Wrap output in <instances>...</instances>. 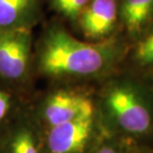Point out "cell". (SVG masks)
<instances>
[{
  "label": "cell",
  "mask_w": 153,
  "mask_h": 153,
  "mask_svg": "<svg viewBox=\"0 0 153 153\" xmlns=\"http://www.w3.org/2000/svg\"><path fill=\"white\" fill-rule=\"evenodd\" d=\"M123 46L115 38L82 41L57 22L48 24L34 44L35 76L50 85L108 76L117 65Z\"/></svg>",
  "instance_id": "obj_1"
},
{
  "label": "cell",
  "mask_w": 153,
  "mask_h": 153,
  "mask_svg": "<svg viewBox=\"0 0 153 153\" xmlns=\"http://www.w3.org/2000/svg\"><path fill=\"white\" fill-rule=\"evenodd\" d=\"M97 115L106 133L145 135L153 129V108L147 97L133 82L111 79L102 88Z\"/></svg>",
  "instance_id": "obj_2"
},
{
  "label": "cell",
  "mask_w": 153,
  "mask_h": 153,
  "mask_svg": "<svg viewBox=\"0 0 153 153\" xmlns=\"http://www.w3.org/2000/svg\"><path fill=\"white\" fill-rule=\"evenodd\" d=\"M29 112L40 128L46 129L78 119L97 115L96 99L84 88L74 85H50L35 93Z\"/></svg>",
  "instance_id": "obj_3"
},
{
  "label": "cell",
  "mask_w": 153,
  "mask_h": 153,
  "mask_svg": "<svg viewBox=\"0 0 153 153\" xmlns=\"http://www.w3.org/2000/svg\"><path fill=\"white\" fill-rule=\"evenodd\" d=\"M33 30H0V82L35 94Z\"/></svg>",
  "instance_id": "obj_4"
},
{
  "label": "cell",
  "mask_w": 153,
  "mask_h": 153,
  "mask_svg": "<svg viewBox=\"0 0 153 153\" xmlns=\"http://www.w3.org/2000/svg\"><path fill=\"white\" fill-rule=\"evenodd\" d=\"M97 115L42 130L44 153H88L105 134Z\"/></svg>",
  "instance_id": "obj_5"
},
{
  "label": "cell",
  "mask_w": 153,
  "mask_h": 153,
  "mask_svg": "<svg viewBox=\"0 0 153 153\" xmlns=\"http://www.w3.org/2000/svg\"><path fill=\"white\" fill-rule=\"evenodd\" d=\"M0 153H44L42 129L30 114L29 106L1 133Z\"/></svg>",
  "instance_id": "obj_6"
},
{
  "label": "cell",
  "mask_w": 153,
  "mask_h": 153,
  "mask_svg": "<svg viewBox=\"0 0 153 153\" xmlns=\"http://www.w3.org/2000/svg\"><path fill=\"white\" fill-rule=\"evenodd\" d=\"M117 17L116 0H90L76 22L88 41L99 42L111 37Z\"/></svg>",
  "instance_id": "obj_7"
},
{
  "label": "cell",
  "mask_w": 153,
  "mask_h": 153,
  "mask_svg": "<svg viewBox=\"0 0 153 153\" xmlns=\"http://www.w3.org/2000/svg\"><path fill=\"white\" fill-rule=\"evenodd\" d=\"M43 6L44 0H0V30H33Z\"/></svg>",
  "instance_id": "obj_8"
},
{
  "label": "cell",
  "mask_w": 153,
  "mask_h": 153,
  "mask_svg": "<svg viewBox=\"0 0 153 153\" xmlns=\"http://www.w3.org/2000/svg\"><path fill=\"white\" fill-rule=\"evenodd\" d=\"M119 14L128 33L137 35L153 18V0H122Z\"/></svg>",
  "instance_id": "obj_9"
},
{
  "label": "cell",
  "mask_w": 153,
  "mask_h": 153,
  "mask_svg": "<svg viewBox=\"0 0 153 153\" xmlns=\"http://www.w3.org/2000/svg\"><path fill=\"white\" fill-rule=\"evenodd\" d=\"M34 94L14 90L0 82V135L14 118L28 108Z\"/></svg>",
  "instance_id": "obj_10"
},
{
  "label": "cell",
  "mask_w": 153,
  "mask_h": 153,
  "mask_svg": "<svg viewBox=\"0 0 153 153\" xmlns=\"http://www.w3.org/2000/svg\"><path fill=\"white\" fill-rule=\"evenodd\" d=\"M90 0H50L51 8L70 21H78Z\"/></svg>",
  "instance_id": "obj_11"
},
{
  "label": "cell",
  "mask_w": 153,
  "mask_h": 153,
  "mask_svg": "<svg viewBox=\"0 0 153 153\" xmlns=\"http://www.w3.org/2000/svg\"><path fill=\"white\" fill-rule=\"evenodd\" d=\"M133 58L140 66L153 67V30L138 42Z\"/></svg>",
  "instance_id": "obj_12"
},
{
  "label": "cell",
  "mask_w": 153,
  "mask_h": 153,
  "mask_svg": "<svg viewBox=\"0 0 153 153\" xmlns=\"http://www.w3.org/2000/svg\"><path fill=\"white\" fill-rule=\"evenodd\" d=\"M88 153H123L114 135L105 132Z\"/></svg>",
  "instance_id": "obj_13"
}]
</instances>
